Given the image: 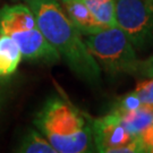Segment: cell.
Returning <instances> with one entry per match:
<instances>
[{
    "mask_svg": "<svg viewBox=\"0 0 153 153\" xmlns=\"http://www.w3.org/2000/svg\"><path fill=\"white\" fill-rule=\"evenodd\" d=\"M47 41L78 77L90 84L101 79V68L90 53L84 38L66 16L59 0H25Z\"/></svg>",
    "mask_w": 153,
    "mask_h": 153,
    "instance_id": "obj_1",
    "label": "cell"
},
{
    "mask_svg": "<svg viewBox=\"0 0 153 153\" xmlns=\"http://www.w3.org/2000/svg\"><path fill=\"white\" fill-rule=\"evenodd\" d=\"M34 125L57 153L95 152L92 118L60 95L44 102L34 117Z\"/></svg>",
    "mask_w": 153,
    "mask_h": 153,
    "instance_id": "obj_2",
    "label": "cell"
},
{
    "mask_svg": "<svg viewBox=\"0 0 153 153\" xmlns=\"http://www.w3.org/2000/svg\"><path fill=\"white\" fill-rule=\"evenodd\" d=\"M0 34L11 38L22 51L23 59L56 62L59 53L47 41L35 15L26 4L6 5L0 8Z\"/></svg>",
    "mask_w": 153,
    "mask_h": 153,
    "instance_id": "obj_3",
    "label": "cell"
},
{
    "mask_svg": "<svg viewBox=\"0 0 153 153\" xmlns=\"http://www.w3.org/2000/svg\"><path fill=\"white\" fill-rule=\"evenodd\" d=\"M90 53L101 69L112 76H134L141 59L128 36L118 26L105 27L102 31L84 36Z\"/></svg>",
    "mask_w": 153,
    "mask_h": 153,
    "instance_id": "obj_4",
    "label": "cell"
},
{
    "mask_svg": "<svg viewBox=\"0 0 153 153\" xmlns=\"http://www.w3.org/2000/svg\"><path fill=\"white\" fill-rule=\"evenodd\" d=\"M117 26L136 50L153 41V0H114Z\"/></svg>",
    "mask_w": 153,
    "mask_h": 153,
    "instance_id": "obj_5",
    "label": "cell"
},
{
    "mask_svg": "<svg viewBox=\"0 0 153 153\" xmlns=\"http://www.w3.org/2000/svg\"><path fill=\"white\" fill-rule=\"evenodd\" d=\"M93 143L95 152L142 153L138 138L131 135L117 115L92 118Z\"/></svg>",
    "mask_w": 153,
    "mask_h": 153,
    "instance_id": "obj_6",
    "label": "cell"
},
{
    "mask_svg": "<svg viewBox=\"0 0 153 153\" xmlns=\"http://www.w3.org/2000/svg\"><path fill=\"white\" fill-rule=\"evenodd\" d=\"M66 16L71 24L79 31L83 36L95 34L105 26L95 18L86 6L81 0H59Z\"/></svg>",
    "mask_w": 153,
    "mask_h": 153,
    "instance_id": "obj_7",
    "label": "cell"
},
{
    "mask_svg": "<svg viewBox=\"0 0 153 153\" xmlns=\"http://www.w3.org/2000/svg\"><path fill=\"white\" fill-rule=\"evenodd\" d=\"M23 59L22 51L8 35L0 34V77L7 78L15 74Z\"/></svg>",
    "mask_w": 153,
    "mask_h": 153,
    "instance_id": "obj_8",
    "label": "cell"
},
{
    "mask_svg": "<svg viewBox=\"0 0 153 153\" xmlns=\"http://www.w3.org/2000/svg\"><path fill=\"white\" fill-rule=\"evenodd\" d=\"M118 117L131 135L137 137L153 123V104L143 103L137 109Z\"/></svg>",
    "mask_w": 153,
    "mask_h": 153,
    "instance_id": "obj_9",
    "label": "cell"
},
{
    "mask_svg": "<svg viewBox=\"0 0 153 153\" xmlns=\"http://www.w3.org/2000/svg\"><path fill=\"white\" fill-rule=\"evenodd\" d=\"M16 151L22 153H57L42 133L35 129H28Z\"/></svg>",
    "mask_w": 153,
    "mask_h": 153,
    "instance_id": "obj_10",
    "label": "cell"
},
{
    "mask_svg": "<svg viewBox=\"0 0 153 153\" xmlns=\"http://www.w3.org/2000/svg\"><path fill=\"white\" fill-rule=\"evenodd\" d=\"M105 27L117 26L114 0H81Z\"/></svg>",
    "mask_w": 153,
    "mask_h": 153,
    "instance_id": "obj_11",
    "label": "cell"
},
{
    "mask_svg": "<svg viewBox=\"0 0 153 153\" xmlns=\"http://www.w3.org/2000/svg\"><path fill=\"white\" fill-rule=\"evenodd\" d=\"M142 101L138 98L136 92L133 90L131 92L125 93L121 97L117 98L114 104L111 105V109L109 112L117 116L125 115L127 112H131L133 110L137 109L138 107L142 105Z\"/></svg>",
    "mask_w": 153,
    "mask_h": 153,
    "instance_id": "obj_12",
    "label": "cell"
},
{
    "mask_svg": "<svg viewBox=\"0 0 153 153\" xmlns=\"http://www.w3.org/2000/svg\"><path fill=\"white\" fill-rule=\"evenodd\" d=\"M134 91L141 99L142 103L153 104V76L141 79Z\"/></svg>",
    "mask_w": 153,
    "mask_h": 153,
    "instance_id": "obj_13",
    "label": "cell"
},
{
    "mask_svg": "<svg viewBox=\"0 0 153 153\" xmlns=\"http://www.w3.org/2000/svg\"><path fill=\"white\" fill-rule=\"evenodd\" d=\"M142 153H153V123L137 136Z\"/></svg>",
    "mask_w": 153,
    "mask_h": 153,
    "instance_id": "obj_14",
    "label": "cell"
},
{
    "mask_svg": "<svg viewBox=\"0 0 153 153\" xmlns=\"http://www.w3.org/2000/svg\"><path fill=\"white\" fill-rule=\"evenodd\" d=\"M153 76V53L144 60H140L134 77L138 79H144Z\"/></svg>",
    "mask_w": 153,
    "mask_h": 153,
    "instance_id": "obj_15",
    "label": "cell"
},
{
    "mask_svg": "<svg viewBox=\"0 0 153 153\" xmlns=\"http://www.w3.org/2000/svg\"><path fill=\"white\" fill-rule=\"evenodd\" d=\"M5 78H1L0 77V104H1V97H2V83H4Z\"/></svg>",
    "mask_w": 153,
    "mask_h": 153,
    "instance_id": "obj_16",
    "label": "cell"
}]
</instances>
